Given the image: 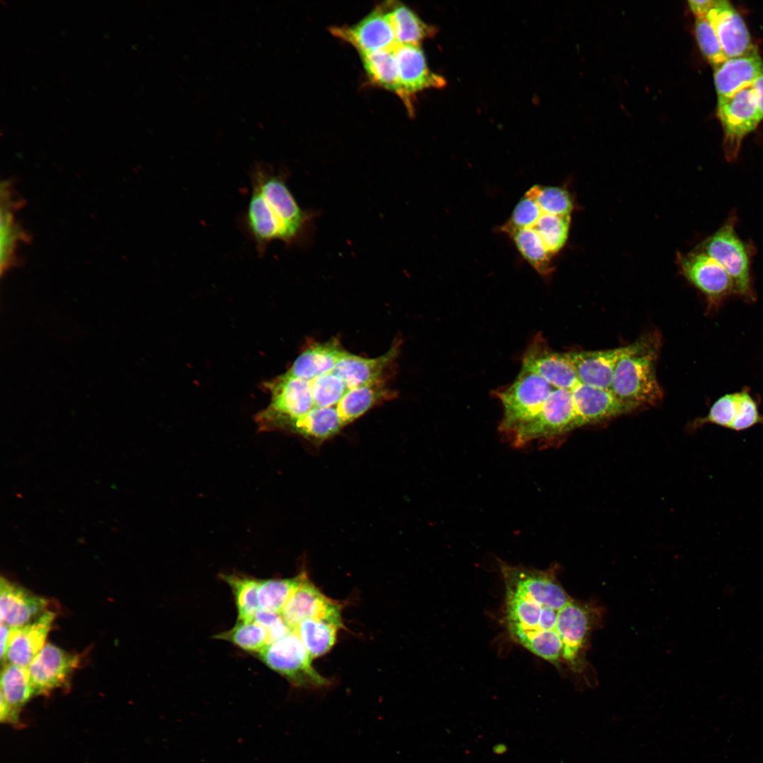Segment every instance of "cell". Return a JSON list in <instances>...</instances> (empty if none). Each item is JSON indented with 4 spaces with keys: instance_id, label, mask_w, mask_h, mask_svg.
Returning a JSON list of instances; mask_svg holds the SVG:
<instances>
[{
    "instance_id": "obj_40",
    "label": "cell",
    "mask_w": 763,
    "mask_h": 763,
    "mask_svg": "<svg viewBox=\"0 0 763 763\" xmlns=\"http://www.w3.org/2000/svg\"><path fill=\"white\" fill-rule=\"evenodd\" d=\"M18 232L13 222L12 213L7 206L1 207V266L7 268L13 256V251L18 240Z\"/></svg>"
},
{
    "instance_id": "obj_36",
    "label": "cell",
    "mask_w": 763,
    "mask_h": 763,
    "mask_svg": "<svg viewBox=\"0 0 763 763\" xmlns=\"http://www.w3.org/2000/svg\"><path fill=\"white\" fill-rule=\"evenodd\" d=\"M742 396V390L721 396L712 404L705 416L697 418L692 422L693 428L697 429L706 424H714L731 430L740 413Z\"/></svg>"
},
{
    "instance_id": "obj_13",
    "label": "cell",
    "mask_w": 763,
    "mask_h": 763,
    "mask_svg": "<svg viewBox=\"0 0 763 763\" xmlns=\"http://www.w3.org/2000/svg\"><path fill=\"white\" fill-rule=\"evenodd\" d=\"M403 102L410 113L413 112L411 97L416 93L429 88H442L446 81L428 67L420 45H399L394 48Z\"/></svg>"
},
{
    "instance_id": "obj_17",
    "label": "cell",
    "mask_w": 763,
    "mask_h": 763,
    "mask_svg": "<svg viewBox=\"0 0 763 763\" xmlns=\"http://www.w3.org/2000/svg\"><path fill=\"white\" fill-rule=\"evenodd\" d=\"M572 394L579 427L598 424L637 409L619 400L608 389L579 383Z\"/></svg>"
},
{
    "instance_id": "obj_4",
    "label": "cell",
    "mask_w": 763,
    "mask_h": 763,
    "mask_svg": "<svg viewBox=\"0 0 763 763\" xmlns=\"http://www.w3.org/2000/svg\"><path fill=\"white\" fill-rule=\"evenodd\" d=\"M252 175V184L261 192L282 225L284 242L288 244L299 242L311 227L314 214L299 206L283 173L275 172L266 164L258 163Z\"/></svg>"
},
{
    "instance_id": "obj_42",
    "label": "cell",
    "mask_w": 763,
    "mask_h": 763,
    "mask_svg": "<svg viewBox=\"0 0 763 763\" xmlns=\"http://www.w3.org/2000/svg\"><path fill=\"white\" fill-rule=\"evenodd\" d=\"M690 10L697 18H706L712 7L714 0H690L688 1Z\"/></svg>"
},
{
    "instance_id": "obj_19",
    "label": "cell",
    "mask_w": 763,
    "mask_h": 763,
    "mask_svg": "<svg viewBox=\"0 0 763 763\" xmlns=\"http://www.w3.org/2000/svg\"><path fill=\"white\" fill-rule=\"evenodd\" d=\"M55 617L54 612L47 610L31 622L11 628L3 664L10 663L28 668L45 645Z\"/></svg>"
},
{
    "instance_id": "obj_29",
    "label": "cell",
    "mask_w": 763,
    "mask_h": 763,
    "mask_svg": "<svg viewBox=\"0 0 763 763\" xmlns=\"http://www.w3.org/2000/svg\"><path fill=\"white\" fill-rule=\"evenodd\" d=\"M360 56L369 79L374 84L394 92L402 100L403 93L394 48L361 53Z\"/></svg>"
},
{
    "instance_id": "obj_25",
    "label": "cell",
    "mask_w": 763,
    "mask_h": 763,
    "mask_svg": "<svg viewBox=\"0 0 763 763\" xmlns=\"http://www.w3.org/2000/svg\"><path fill=\"white\" fill-rule=\"evenodd\" d=\"M344 426L336 406L313 408L303 416L285 423L280 430H288L306 438L324 441Z\"/></svg>"
},
{
    "instance_id": "obj_8",
    "label": "cell",
    "mask_w": 763,
    "mask_h": 763,
    "mask_svg": "<svg viewBox=\"0 0 763 763\" xmlns=\"http://www.w3.org/2000/svg\"><path fill=\"white\" fill-rule=\"evenodd\" d=\"M600 616L596 605L573 598L560 610L558 633L563 643L564 663L576 673H582L588 668L585 653Z\"/></svg>"
},
{
    "instance_id": "obj_2",
    "label": "cell",
    "mask_w": 763,
    "mask_h": 763,
    "mask_svg": "<svg viewBox=\"0 0 763 763\" xmlns=\"http://www.w3.org/2000/svg\"><path fill=\"white\" fill-rule=\"evenodd\" d=\"M661 345L655 331L622 347L610 389L615 397L637 408L661 401L663 391L656 373Z\"/></svg>"
},
{
    "instance_id": "obj_32",
    "label": "cell",
    "mask_w": 763,
    "mask_h": 763,
    "mask_svg": "<svg viewBox=\"0 0 763 763\" xmlns=\"http://www.w3.org/2000/svg\"><path fill=\"white\" fill-rule=\"evenodd\" d=\"M230 587L237 610V620H253L260 609L258 601L259 579L237 574H221Z\"/></svg>"
},
{
    "instance_id": "obj_12",
    "label": "cell",
    "mask_w": 763,
    "mask_h": 763,
    "mask_svg": "<svg viewBox=\"0 0 763 763\" xmlns=\"http://www.w3.org/2000/svg\"><path fill=\"white\" fill-rule=\"evenodd\" d=\"M79 655L47 643L28 666L35 694H44L67 685L79 667Z\"/></svg>"
},
{
    "instance_id": "obj_44",
    "label": "cell",
    "mask_w": 763,
    "mask_h": 763,
    "mask_svg": "<svg viewBox=\"0 0 763 763\" xmlns=\"http://www.w3.org/2000/svg\"><path fill=\"white\" fill-rule=\"evenodd\" d=\"M10 631L11 628L8 626L1 623V661L2 663L8 647Z\"/></svg>"
},
{
    "instance_id": "obj_35",
    "label": "cell",
    "mask_w": 763,
    "mask_h": 763,
    "mask_svg": "<svg viewBox=\"0 0 763 763\" xmlns=\"http://www.w3.org/2000/svg\"><path fill=\"white\" fill-rule=\"evenodd\" d=\"M569 225L570 215H557L543 212L531 228L536 231L545 249L553 255L564 246Z\"/></svg>"
},
{
    "instance_id": "obj_26",
    "label": "cell",
    "mask_w": 763,
    "mask_h": 763,
    "mask_svg": "<svg viewBox=\"0 0 763 763\" xmlns=\"http://www.w3.org/2000/svg\"><path fill=\"white\" fill-rule=\"evenodd\" d=\"M394 394L386 386L384 379L362 386L348 391L336 405V410L344 425L362 416L379 402Z\"/></svg>"
},
{
    "instance_id": "obj_38",
    "label": "cell",
    "mask_w": 763,
    "mask_h": 763,
    "mask_svg": "<svg viewBox=\"0 0 763 763\" xmlns=\"http://www.w3.org/2000/svg\"><path fill=\"white\" fill-rule=\"evenodd\" d=\"M695 34L702 54L713 68L719 66L728 59L714 27L706 17L696 18Z\"/></svg>"
},
{
    "instance_id": "obj_31",
    "label": "cell",
    "mask_w": 763,
    "mask_h": 763,
    "mask_svg": "<svg viewBox=\"0 0 763 763\" xmlns=\"http://www.w3.org/2000/svg\"><path fill=\"white\" fill-rule=\"evenodd\" d=\"M514 244L524 259L540 275L547 276L553 271L552 255L545 249L540 238L531 228H523L509 232Z\"/></svg>"
},
{
    "instance_id": "obj_11",
    "label": "cell",
    "mask_w": 763,
    "mask_h": 763,
    "mask_svg": "<svg viewBox=\"0 0 763 763\" xmlns=\"http://www.w3.org/2000/svg\"><path fill=\"white\" fill-rule=\"evenodd\" d=\"M341 605L326 597L308 578L301 573L300 583L285 603L280 614L288 626L295 630L306 619L326 620L343 627Z\"/></svg>"
},
{
    "instance_id": "obj_15",
    "label": "cell",
    "mask_w": 763,
    "mask_h": 763,
    "mask_svg": "<svg viewBox=\"0 0 763 763\" xmlns=\"http://www.w3.org/2000/svg\"><path fill=\"white\" fill-rule=\"evenodd\" d=\"M330 31L360 54L393 49L397 45L387 11L380 7L353 25L333 27Z\"/></svg>"
},
{
    "instance_id": "obj_23",
    "label": "cell",
    "mask_w": 763,
    "mask_h": 763,
    "mask_svg": "<svg viewBox=\"0 0 763 763\" xmlns=\"http://www.w3.org/2000/svg\"><path fill=\"white\" fill-rule=\"evenodd\" d=\"M348 352L336 340L312 344L295 359L284 374L293 378L312 380L331 370Z\"/></svg>"
},
{
    "instance_id": "obj_1",
    "label": "cell",
    "mask_w": 763,
    "mask_h": 763,
    "mask_svg": "<svg viewBox=\"0 0 763 763\" xmlns=\"http://www.w3.org/2000/svg\"><path fill=\"white\" fill-rule=\"evenodd\" d=\"M504 621L511 639L558 667L564 663L558 633L561 608L572 598L556 576V567L540 570L504 562Z\"/></svg>"
},
{
    "instance_id": "obj_7",
    "label": "cell",
    "mask_w": 763,
    "mask_h": 763,
    "mask_svg": "<svg viewBox=\"0 0 763 763\" xmlns=\"http://www.w3.org/2000/svg\"><path fill=\"white\" fill-rule=\"evenodd\" d=\"M257 655L295 687L321 688L330 685L312 666L313 658L295 630L265 646Z\"/></svg>"
},
{
    "instance_id": "obj_5",
    "label": "cell",
    "mask_w": 763,
    "mask_h": 763,
    "mask_svg": "<svg viewBox=\"0 0 763 763\" xmlns=\"http://www.w3.org/2000/svg\"><path fill=\"white\" fill-rule=\"evenodd\" d=\"M579 427L572 391L554 388L540 412L509 437L516 446L535 440L548 443L560 440Z\"/></svg>"
},
{
    "instance_id": "obj_33",
    "label": "cell",
    "mask_w": 763,
    "mask_h": 763,
    "mask_svg": "<svg viewBox=\"0 0 763 763\" xmlns=\"http://www.w3.org/2000/svg\"><path fill=\"white\" fill-rule=\"evenodd\" d=\"M300 579L301 573L292 578L259 579L258 601L260 609L280 613Z\"/></svg>"
},
{
    "instance_id": "obj_27",
    "label": "cell",
    "mask_w": 763,
    "mask_h": 763,
    "mask_svg": "<svg viewBox=\"0 0 763 763\" xmlns=\"http://www.w3.org/2000/svg\"><path fill=\"white\" fill-rule=\"evenodd\" d=\"M307 381L312 409L336 406L348 391L356 389L347 378L342 359L329 372Z\"/></svg>"
},
{
    "instance_id": "obj_41",
    "label": "cell",
    "mask_w": 763,
    "mask_h": 763,
    "mask_svg": "<svg viewBox=\"0 0 763 763\" xmlns=\"http://www.w3.org/2000/svg\"><path fill=\"white\" fill-rule=\"evenodd\" d=\"M742 392L740 413L731 429L734 431L747 430L756 425L763 423V415L759 411L757 401L752 396L747 389H743Z\"/></svg>"
},
{
    "instance_id": "obj_18",
    "label": "cell",
    "mask_w": 763,
    "mask_h": 763,
    "mask_svg": "<svg viewBox=\"0 0 763 763\" xmlns=\"http://www.w3.org/2000/svg\"><path fill=\"white\" fill-rule=\"evenodd\" d=\"M49 603L45 598L1 577V623L10 628L21 627L36 620L49 610Z\"/></svg>"
},
{
    "instance_id": "obj_21",
    "label": "cell",
    "mask_w": 763,
    "mask_h": 763,
    "mask_svg": "<svg viewBox=\"0 0 763 763\" xmlns=\"http://www.w3.org/2000/svg\"><path fill=\"white\" fill-rule=\"evenodd\" d=\"M622 347L567 353L580 384L610 390Z\"/></svg>"
},
{
    "instance_id": "obj_9",
    "label": "cell",
    "mask_w": 763,
    "mask_h": 763,
    "mask_svg": "<svg viewBox=\"0 0 763 763\" xmlns=\"http://www.w3.org/2000/svg\"><path fill=\"white\" fill-rule=\"evenodd\" d=\"M718 117L724 131V153L731 161L738 155L742 140L761 122L755 93L751 85L718 100Z\"/></svg>"
},
{
    "instance_id": "obj_30",
    "label": "cell",
    "mask_w": 763,
    "mask_h": 763,
    "mask_svg": "<svg viewBox=\"0 0 763 763\" xmlns=\"http://www.w3.org/2000/svg\"><path fill=\"white\" fill-rule=\"evenodd\" d=\"M343 627L326 620L306 619L295 629L312 658L326 654L335 644Z\"/></svg>"
},
{
    "instance_id": "obj_22",
    "label": "cell",
    "mask_w": 763,
    "mask_h": 763,
    "mask_svg": "<svg viewBox=\"0 0 763 763\" xmlns=\"http://www.w3.org/2000/svg\"><path fill=\"white\" fill-rule=\"evenodd\" d=\"M34 694L27 668L4 663L1 673V721L15 722L19 709Z\"/></svg>"
},
{
    "instance_id": "obj_34",
    "label": "cell",
    "mask_w": 763,
    "mask_h": 763,
    "mask_svg": "<svg viewBox=\"0 0 763 763\" xmlns=\"http://www.w3.org/2000/svg\"><path fill=\"white\" fill-rule=\"evenodd\" d=\"M215 637L227 641L244 651L256 653L267 646L265 628L254 620H237L233 627L219 633Z\"/></svg>"
},
{
    "instance_id": "obj_37",
    "label": "cell",
    "mask_w": 763,
    "mask_h": 763,
    "mask_svg": "<svg viewBox=\"0 0 763 763\" xmlns=\"http://www.w3.org/2000/svg\"><path fill=\"white\" fill-rule=\"evenodd\" d=\"M528 191L543 213L557 215H570L573 202L569 193L558 187L532 186Z\"/></svg>"
},
{
    "instance_id": "obj_20",
    "label": "cell",
    "mask_w": 763,
    "mask_h": 763,
    "mask_svg": "<svg viewBox=\"0 0 763 763\" xmlns=\"http://www.w3.org/2000/svg\"><path fill=\"white\" fill-rule=\"evenodd\" d=\"M762 72L763 59L757 51L727 59L714 68L718 100L727 98L741 89L751 85Z\"/></svg>"
},
{
    "instance_id": "obj_24",
    "label": "cell",
    "mask_w": 763,
    "mask_h": 763,
    "mask_svg": "<svg viewBox=\"0 0 763 763\" xmlns=\"http://www.w3.org/2000/svg\"><path fill=\"white\" fill-rule=\"evenodd\" d=\"M246 223L259 252L272 241L284 242V231L264 196L254 184L246 213Z\"/></svg>"
},
{
    "instance_id": "obj_6",
    "label": "cell",
    "mask_w": 763,
    "mask_h": 763,
    "mask_svg": "<svg viewBox=\"0 0 763 763\" xmlns=\"http://www.w3.org/2000/svg\"><path fill=\"white\" fill-rule=\"evenodd\" d=\"M553 389L539 374L522 367L514 383L497 392L504 408L500 430L509 436L536 416Z\"/></svg>"
},
{
    "instance_id": "obj_3",
    "label": "cell",
    "mask_w": 763,
    "mask_h": 763,
    "mask_svg": "<svg viewBox=\"0 0 763 763\" xmlns=\"http://www.w3.org/2000/svg\"><path fill=\"white\" fill-rule=\"evenodd\" d=\"M734 213L699 246V250L715 260L731 278L735 295L746 302L756 300L751 274V248L738 235Z\"/></svg>"
},
{
    "instance_id": "obj_43",
    "label": "cell",
    "mask_w": 763,
    "mask_h": 763,
    "mask_svg": "<svg viewBox=\"0 0 763 763\" xmlns=\"http://www.w3.org/2000/svg\"><path fill=\"white\" fill-rule=\"evenodd\" d=\"M757 101V109L760 121L763 119V72L760 73L751 85Z\"/></svg>"
},
{
    "instance_id": "obj_28",
    "label": "cell",
    "mask_w": 763,
    "mask_h": 763,
    "mask_svg": "<svg viewBox=\"0 0 763 763\" xmlns=\"http://www.w3.org/2000/svg\"><path fill=\"white\" fill-rule=\"evenodd\" d=\"M387 14L397 44L420 45L422 40L433 37L437 33L436 27L422 21L404 5H391Z\"/></svg>"
},
{
    "instance_id": "obj_10",
    "label": "cell",
    "mask_w": 763,
    "mask_h": 763,
    "mask_svg": "<svg viewBox=\"0 0 763 763\" xmlns=\"http://www.w3.org/2000/svg\"><path fill=\"white\" fill-rule=\"evenodd\" d=\"M678 260L683 276L705 297L709 312L718 310L727 298L736 295L730 276L708 255L696 250L680 254Z\"/></svg>"
},
{
    "instance_id": "obj_39",
    "label": "cell",
    "mask_w": 763,
    "mask_h": 763,
    "mask_svg": "<svg viewBox=\"0 0 763 763\" xmlns=\"http://www.w3.org/2000/svg\"><path fill=\"white\" fill-rule=\"evenodd\" d=\"M533 196L528 190L515 206L509 220L501 227L508 234L519 229L532 227L542 214Z\"/></svg>"
},
{
    "instance_id": "obj_16",
    "label": "cell",
    "mask_w": 763,
    "mask_h": 763,
    "mask_svg": "<svg viewBox=\"0 0 763 763\" xmlns=\"http://www.w3.org/2000/svg\"><path fill=\"white\" fill-rule=\"evenodd\" d=\"M706 18L714 27L728 59L757 51L743 18L728 1L714 0Z\"/></svg>"
},
{
    "instance_id": "obj_14",
    "label": "cell",
    "mask_w": 763,
    "mask_h": 763,
    "mask_svg": "<svg viewBox=\"0 0 763 763\" xmlns=\"http://www.w3.org/2000/svg\"><path fill=\"white\" fill-rule=\"evenodd\" d=\"M522 362V367L539 374L555 389L572 391L579 384L567 353L552 351L541 334L532 339Z\"/></svg>"
}]
</instances>
